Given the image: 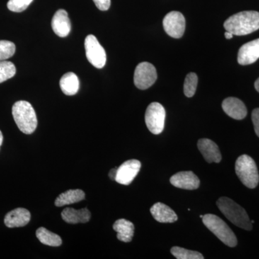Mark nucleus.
Listing matches in <instances>:
<instances>
[{
  "label": "nucleus",
  "instance_id": "1",
  "mask_svg": "<svg viewBox=\"0 0 259 259\" xmlns=\"http://www.w3.org/2000/svg\"><path fill=\"white\" fill-rule=\"evenodd\" d=\"M227 31L233 35H248L259 29V13L256 11H243L232 15L224 23Z\"/></svg>",
  "mask_w": 259,
  "mask_h": 259
},
{
  "label": "nucleus",
  "instance_id": "2",
  "mask_svg": "<svg viewBox=\"0 0 259 259\" xmlns=\"http://www.w3.org/2000/svg\"><path fill=\"white\" fill-rule=\"evenodd\" d=\"M217 206L227 219L229 220L235 226L245 231H251L253 228L251 221L245 209L239 204L231 199L223 197L218 199Z\"/></svg>",
  "mask_w": 259,
  "mask_h": 259
},
{
  "label": "nucleus",
  "instance_id": "3",
  "mask_svg": "<svg viewBox=\"0 0 259 259\" xmlns=\"http://www.w3.org/2000/svg\"><path fill=\"white\" fill-rule=\"evenodd\" d=\"M13 118L18 128L25 134H32L37 126L36 114L31 104L27 101L15 102L12 109Z\"/></svg>",
  "mask_w": 259,
  "mask_h": 259
},
{
  "label": "nucleus",
  "instance_id": "4",
  "mask_svg": "<svg viewBox=\"0 0 259 259\" xmlns=\"http://www.w3.org/2000/svg\"><path fill=\"white\" fill-rule=\"evenodd\" d=\"M202 219L204 226L223 243L232 248L236 246L238 241L236 235L221 218L215 214H207Z\"/></svg>",
  "mask_w": 259,
  "mask_h": 259
},
{
  "label": "nucleus",
  "instance_id": "5",
  "mask_svg": "<svg viewBox=\"0 0 259 259\" xmlns=\"http://www.w3.org/2000/svg\"><path fill=\"white\" fill-rule=\"evenodd\" d=\"M236 173L242 183L249 189H254L259 182L258 168L254 160L248 155L239 156L236 162Z\"/></svg>",
  "mask_w": 259,
  "mask_h": 259
},
{
  "label": "nucleus",
  "instance_id": "6",
  "mask_svg": "<svg viewBox=\"0 0 259 259\" xmlns=\"http://www.w3.org/2000/svg\"><path fill=\"white\" fill-rule=\"evenodd\" d=\"M166 111L164 107L158 102L150 104L145 115V121L150 132L158 135L164 129Z\"/></svg>",
  "mask_w": 259,
  "mask_h": 259
},
{
  "label": "nucleus",
  "instance_id": "7",
  "mask_svg": "<svg viewBox=\"0 0 259 259\" xmlns=\"http://www.w3.org/2000/svg\"><path fill=\"white\" fill-rule=\"evenodd\" d=\"M84 47L87 58L90 64L97 69H102L106 64V52L97 37L93 35H88L85 38Z\"/></svg>",
  "mask_w": 259,
  "mask_h": 259
},
{
  "label": "nucleus",
  "instance_id": "8",
  "mask_svg": "<svg viewBox=\"0 0 259 259\" xmlns=\"http://www.w3.org/2000/svg\"><path fill=\"white\" fill-rule=\"evenodd\" d=\"M157 79V72L153 64L142 62L136 66L134 73V83L139 90L151 88Z\"/></svg>",
  "mask_w": 259,
  "mask_h": 259
},
{
  "label": "nucleus",
  "instance_id": "9",
  "mask_svg": "<svg viewBox=\"0 0 259 259\" xmlns=\"http://www.w3.org/2000/svg\"><path fill=\"white\" fill-rule=\"evenodd\" d=\"M165 32L174 38L183 36L185 30V18L180 12H170L163 20Z\"/></svg>",
  "mask_w": 259,
  "mask_h": 259
},
{
  "label": "nucleus",
  "instance_id": "10",
  "mask_svg": "<svg viewBox=\"0 0 259 259\" xmlns=\"http://www.w3.org/2000/svg\"><path fill=\"white\" fill-rule=\"evenodd\" d=\"M141 162L136 159L124 162L117 168L115 182L122 185H129L134 181L141 169Z\"/></svg>",
  "mask_w": 259,
  "mask_h": 259
},
{
  "label": "nucleus",
  "instance_id": "11",
  "mask_svg": "<svg viewBox=\"0 0 259 259\" xmlns=\"http://www.w3.org/2000/svg\"><path fill=\"white\" fill-rule=\"evenodd\" d=\"M170 182L177 188L187 190H197L200 185L198 177L190 171H181L173 175L170 179Z\"/></svg>",
  "mask_w": 259,
  "mask_h": 259
},
{
  "label": "nucleus",
  "instance_id": "12",
  "mask_svg": "<svg viewBox=\"0 0 259 259\" xmlns=\"http://www.w3.org/2000/svg\"><path fill=\"white\" fill-rule=\"evenodd\" d=\"M259 59V38L242 46L238 54V62L241 65L253 64Z\"/></svg>",
  "mask_w": 259,
  "mask_h": 259
},
{
  "label": "nucleus",
  "instance_id": "13",
  "mask_svg": "<svg viewBox=\"0 0 259 259\" xmlns=\"http://www.w3.org/2000/svg\"><path fill=\"white\" fill-rule=\"evenodd\" d=\"M223 110L235 120H243L247 115V109L241 100L236 97H228L223 102Z\"/></svg>",
  "mask_w": 259,
  "mask_h": 259
},
{
  "label": "nucleus",
  "instance_id": "14",
  "mask_svg": "<svg viewBox=\"0 0 259 259\" xmlns=\"http://www.w3.org/2000/svg\"><path fill=\"white\" fill-rule=\"evenodd\" d=\"M199 151L208 163H220L222 159L221 151L215 143L207 139H199L197 143Z\"/></svg>",
  "mask_w": 259,
  "mask_h": 259
},
{
  "label": "nucleus",
  "instance_id": "15",
  "mask_svg": "<svg viewBox=\"0 0 259 259\" xmlns=\"http://www.w3.org/2000/svg\"><path fill=\"white\" fill-rule=\"evenodd\" d=\"M51 26L58 36H67L71 28V22L68 16L67 12L62 9L58 10L53 17Z\"/></svg>",
  "mask_w": 259,
  "mask_h": 259
},
{
  "label": "nucleus",
  "instance_id": "16",
  "mask_svg": "<svg viewBox=\"0 0 259 259\" xmlns=\"http://www.w3.org/2000/svg\"><path fill=\"white\" fill-rule=\"evenodd\" d=\"M30 221V213L28 209L17 208L6 214L5 224L8 228H19L26 226Z\"/></svg>",
  "mask_w": 259,
  "mask_h": 259
},
{
  "label": "nucleus",
  "instance_id": "17",
  "mask_svg": "<svg viewBox=\"0 0 259 259\" xmlns=\"http://www.w3.org/2000/svg\"><path fill=\"white\" fill-rule=\"evenodd\" d=\"M150 211L153 218L159 223H172L176 222L178 220L175 211L161 202L153 204Z\"/></svg>",
  "mask_w": 259,
  "mask_h": 259
},
{
  "label": "nucleus",
  "instance_id": "18",
  "mask_svg": "<svg viewBox=\"0 0 259 259\" xmlns=\"http://www.w3.org/2000/svg\"><path fill=\"white\" fill-rule=\"evenodd\" d=\"M61 218L65 222L69 224L86 223L90 221L91 213L87 208L76 209L67 207L61 212Z\"/></svg>",
  "mask_w": 259,
  "mask_h": 259
},
{
  "label": "nucleus",
  "instance_id": "19",
  "mask_svg": "<svg viewBox=\"0 0 259 259\" xmlns=\"http://www.w3.org/2000/svg\"><path fill=\"white\" fill-rule=\"evenodd\" d=\"M114 231L117 232L119 241L129 243L132 241L134 235V225L125 219L116 221L113 225Z\"/></svg>",
  "mask_w": 259,
  "mask_h": 259
},
{
  "label": "nucleus",
  "instance_id": "20",
  "mask_svg": "<svg viewBox=\"0 0 259 259\" xmlns=\"http://www.w3.org/2000/svg\"><path fill=\"white\" fill-rule=\"evenodd\" d=\"M60 88L63 93L68 96L76 95L79 90V78L74 73H66L61 77Z\"/></svg>",
  "mask_w": 259,
  "mask_h": 259
},
{
  "label": "nucleus",
  "instance_id": "21",
  "mask_svg": "<svg viewBox=\"0 0 259 259\" xmlns=\"http://www.w3.org/2000/svg\"><path fill=\"white\" fill-rule=\"evenodd\" d=\"M84 198L85 193L83 191L79 189L69 190L63 192L56 198L55 205L56 207H63L67 204L76 203L83 200Z\"/></svg>",
  "mask_w": 259,
  "mask_h": 259
},
{
  "label": "nucleus",
  "instance_id": "22",
  "mask_svg": "<svg viewBox=\"0 0 259 259\" xmlns=\"http://www.w3.org/2000/svg\"><path fill=\"white\" fill-rule=\"evenodd\" d=\"M36 236L39 241L44 245L57 247L60 246L62 244V240L59 235L49 231L44 227H40L37 230Z\"/></svg>",
  "mask_w": 259,
  "mask_h": 259
},
{
  "label": "nucleus",
  "instance_id": "23",
  "mask_svg": "<svg viewBox=\"0 0 259 259\" xmlns=\"http://www.w3.org/2000/svg\"><path fill=\"white\" fill-rule=\"evenodd\" d=\"M171 254L177 259H204V256L199 252L194 251L175 246L171 248Z\"/></svg>",
  "mask_w": 259,
  "mask_h": 259
},
{
  "label": "nucleus",
  "instance_id": "24",
  "mask_svg": "<svg viewBox=\"0 0 259 259\" xmlns=\"http://www.w3.org/2000/svg\"><path fill=\"white\" fill-rule=\"evenodd\" d=\"M16 74V68L10 61H0V83L11 79Z\"/></svg>",
  "mask_w": 259,
  "mask_h": 259
},
{
  "label": "nucleus",
  "instance_id": "25",
  "mask_svg": "<svg viewBox=\"0 0 259 259\" xmlns=\"http://www.w3.org/2000/svg\"><path fill=\"white\" fill-rule=\"evenodd\" d=\"M198 77L195 73L191 72L187 75L184 83V93L187 97H192L197 90Z\"/></svg>",
  "mask_w": 259,
  "mask_h": 259
},
{
  "label": "nucleus",
  "instance_id": "26",
  "mask_svg": "<svg viewBox=\"0 0 259 259\" xmlns=\"http://www.w3.org/2000/svg\"><path fill=\"white\" fill-rule=\"evenodd\" d=\"M16 47L13 42L0 40V61H5L14 55Z\"/></svg>",
  "mask_w": 259,
  "mask_h": 259
},
{
  "label": "nucleus",
  "instance_id": "27",
  "mask_svg": "<svg viewBox=\"0 0 259 259\" xmlns=\"http://www.w3.org/2000/svg\"><path fill=\"white\" fill-rule=\"evenodd\" d=\"M33 0H9L8 8L15 13H21L28 8Z\"/></svg>",
  "mask_w": 259,
  "mask_h": 259
},
{
  "label": "nucleus",
  "instance_id": "28",
  "mask_svg": "<svg viewBox=\"0 0 259 259\" xmlns=\"http://www.w3.org/2000/svg\"><path fill=\"white\" fill-rule=\"evenodd\" d=\"M95 5L101 11H107L110 8L111 0H93Z\"/></svg>",
  "mask_w": 259,
  "mask_h": 259
},
{
  "label": "nucleus",
  "instance_id": "29",
  "mask_svg": "<svg viewBox=\"0 0 259 259\" xmlns=\"http://www.w3.org/2000/svg\"><path fill=\"white\" fill-rule=\"evenodd\" d=\"M251 117L253 126H254L255 133L259 138V108L253 110Z\"/></svg>",
  "mask_w": 259,
  "mask_h": 259
},
{
  "label": "nucleus",
  "instance_id": "30",
  "mask_svg": "<svg viewBox=\"0 0 259 259\" xmlns=\"http://www.w3.org/2000/svg\"><path fill=\"white\" fill-rule=\"evenodd\" d=\"M117 168H112L111 171L109 173V177L112 180L115 181L116 175H117Z\"/></svg>",
  "mask_w": 259,
  "mask_h": 259
},
{
  "label": "nucleus",
  "instance_id": "31",
  "mask_svg": "<svg viewBox=\"0 0 259 259\" xmlns=\"http://www.w3.org/2000/svg\"><path fill=\"white\" fill-rule=\"evenodd\" d=\"M233 34L231 33V32L226 31L225 32V37H226V39H231L233 38Z\"/></svg>",
  "mask_w": 259,
  "mask_h": 259
},
{
  "label": "nucleus",
  "instance_id": "32",
  "mask_svg": "<svg viewBox=\"0 0 259 259\" xmlns=\"http://www.w3.org/2000/svg\"><path fill=\"white\" fill-rule=\"evenodd\" d=\"M254 86H255V90H256L257 92H258V93H259V78L258 79L256 80V81H255V82L254 83Z\"/></svg>",
  "mask_w": 259,
  "mask_h": 259
},
{
  "label": "nucleus",
  "instance_id": "33",
  "mask_svg": "<svg viewBox=\"0 0 259 259\" xmlns=\"http://www.w3.org/2000/svg\"><path fill=\"white\" fill-rule=\"evenodd\" d=\"M3 133L0 131V147H1L2 144H3Z\"/></svg>",
  "mask_w": 259,
  "mask_h": 259
}]
</instances>
